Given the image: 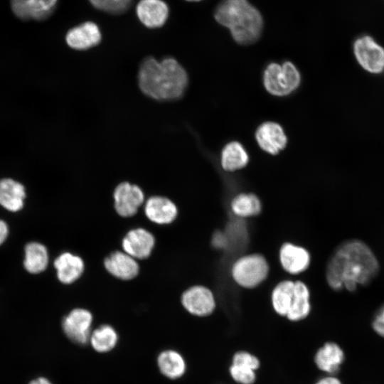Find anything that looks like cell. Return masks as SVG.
I'll return each instance as SVG.
<instances>
[{
  "instance_id": "1",
  "label": "cell",
  "mask_w": 384,
  "mask_h": 384,
  "mask_svg": "<svg viewBox=\"0 0 384 384\" xmlns=\"http://www.w3.org/2000/svg\"><path fill=\"white\" fill-rule=\"evenodd\" d=\"M379 264L370 247L358 240L341 243L331 255L326 271V280L334 290L350 292L358 284H369L377 275Z\"/></svg>"
},
{
  "instance_id": "2",
  "label": "cell",
  "mask_w": 384,
  "mask_h": 384,
  "mask_svg": "<svg viewBox=\"0 0 384 384\" xmlns=\"http://www.w3.org/2000/svg\"><path fill=\"white\" fill-rule=\"evenodd\" d=\"M138 82L141 90L149 97L171 100L183 95L188 85V75L173 58L159 61L149 57L139 67Z\"/></svg>"
},
{
  "instance_id": "3",
  "label": "cell",
  "mask_w": 384,
  "mask_h": 384,
  "mask_svg": "<svg viewBox=\"0 0 384 384\" xmlns=\"http://www.w3.org/2000/svg\"><path fill=\"white\" fill-rule=\"evenodd\" d=\"M214 17L218 23L229 29L239 44L253 43L261 35L262 15L247 0H223L217 6Z\"/></svg>"
},
{
  "instance_id": "4",
  "label": "cell",
  "mask_w": 384,
  "mask_h": 384,
  "mask_svg": "<svg viewBox=\"0 0 384 384\" xmlns=\"http://www.w3.org/2000/svg\"><path fill=\"white\" fill-rule=\"evenodd\" d=\"M300 83V73L292 62L286 61L282 64L272 63L264 71V86L273 95H288L296 90Z\"/></svg>"
},
{
  "instance_id": "5",
  "label": "cell",
  "mask_w": 384,
  "mask_h": 384,
  "mask_svg": "<svg viewBox=\"0 0 384 384\" xmlns=\"http://www.w3.org/2000/svg\"><path fill=\"white\" fill-rule=\"evenodd\" d=\"M235 282L245 288H253L267 277L269 266L266 259L260 254L244 255L238 259L232 267Z\"/></svg>"
},
{
  "instance_id": "6",
  "label": "cell",
  "mask_w": 384,
  "mask_h": 384,
  "mask_svg": "<svg viewBox=\"0 0 384 384\" xmlns=\"http://www.w3.org/2000/svg\"><path fill=\"white\" fill-rule=\"evenodd\" d=\"M353 51L358 65L366 72L378 75L384 71V47L372 36L363 35L356 38Z\"/></svg>"
},
{
  "instance_id": "7",
  "label": "cell",
  "mask_w": 384,
  "mask_h": 384,
  "mask_svg": "<svg viewBox=\"0 0 384 384\" xmlns=\"http://www.w3.org/2000/svg\"><path fill=\"white\" fill-rule=\"evenodd\" d=\"M346 354L341 346L328 340L319 346L313 354V363L321 375H337L345 362Z\"/></svg>"
},
{
  "instance_id": "8",
  "label": "cell",
  "mask_w": 384,
  "mask_h": 384,
  "mask_svg": "<svg viewBox=\"0 0 384 384\" xmlns=\"http://www.w3.org/2000/svg\"><path fill=\"white\" fill-rule=\"evenodd\" d=\"M93 316L92 313L83 308L71 310L63 319L62 327L65 334L78 344L89 341Z\"/></svg>"
},
{
  "instance_id": "9",
  "label": "cell",
  "mask_w": 384,
  "mask_h": 384,
  "mask_svg": "<svg viewBox=\"0 0 384 384\" xmlns=\"http://www.w3.org/2000/svg\"><path fill=\"white\" fill-rule=\"evenodd\" d=\"M181 301L182 306L189 314L199 317L210 316L216 307L213 292L201 285L192 286L185 290Z\"/></svg>"
},
{
  "instance_id": "10",
  "label": "cell",
  "mask_w": 384,
  "mask_h": 384,
  "mask_svg": "<svg viewBox=\"0 0 384 384\" xmlns=\"http://www.w3.org/2000/svg\"><path fill=\"white\" fill-rule=\"evenodd\" d=\"M113 198L115 211L123 218L132 217L144 203V194L141 188L126 181L117 185Z\"/></svg>"
},
{
  "instance_id": "11",
  "label": "cell",
  "mask_w": 384,
  "mask_h": 384,
  "mask_svg": "<svg viewBox=\"0 0 384 384\" xmlns=\"http://www.w3.org/2000/svg\"><path fill=\"white\" fill-rule=\"evenodd\" d=\"M155 238L153 234L143 228L129 230L122 240L124 252L136 260L148 258L154 247Z\"/></svg>"
},
{
  "instance_id": "12",
  "label": "cell",
  "mask_w": 384,
  "mask_h": 384,
  "mask_svg": "<svg viewBox=\"0 0 384 384\" xmlns=\"http://www.w3.org/2000/svg\"><path fill=\"white\" fill-rule=\"evenodd\" d=\"M260 147L272 154H277L287 145V138L283 128L277 122H266L260 124L255 132Z\"/></svg>"
},
{
  "instance_id": "13",
  "label": "cell",
  "mask_w": 384,
  "mask_h": 384,
  "mask_svg": "<svg viewBox=\"0 0 384 384\" xmlns=\"http://www.w3.org/2000/svg\"><path fill=\"white\" fill-rule=\"evenodd\" d=\"M144 211L146 217L157 225L171 224L178 215L176 205L161 196L149 197L144 203Z\"/></svg>"
},
{
  "instance_id": "14",
  "label": "cell",
  "mask_w": 384,
  "mask_h": 384,
  "mask_svg": "<svg viewBox=\"0 0 384 384\" xmlns=\"http://www.w3.org/2000/svg\"><path fill=\"white\" fill-rule=\"evenodd\" d=\"M58 0H11L14 14L21 20H44L53 12Z\"/></svg>"
},
{
  "instance_id": "15",
  "label": "cell",
  "mask_w": 384,
  "mask_h": 384,
  "mask_svg": "<svg viewBox=\"0 0 384 384\" xmlns=\"http://www.w3.org/2000/svg\"><path fill=\"white\" fill-rule=\"evenodd\" d=\"M105 270L113 277L121 280H131L139 272L137 260L124 251H114L104 260Z\"/></svg>"
},
{
  "instance_id": "16",
  "label": "cell",
  "mask_w": 384,
  "mask_h": 384,
  "mask_svg": "<svg viewBox=\"0 0 384 384\" xmlns=\"http://www.w3.org/2000/svg\"><path fill=\"white\" fill-rule=\"evenodd\" d=\"M138 19L147 28L164 26L169 15L167 4L163 0H140L136 7Z\"/></svg>"
},
{
  "instance_id": "17",
  "label": "cell",
  "mask_w": 384,
  "mask_h": 384,
  "mask_svg": "<svg viewBox=\"0 0 384 384\" xmlns=\"http://www.w3.org/2000/svg\"><path fill=\"white\" fill-rule=\"evenodd\" d=\"M102 39L99 26L86 21L70 29L65 36L67 44L75 50H86L97 46Z\"/></svg>"
},
{
  "instance_id": "18",
  "label": "cell",
  "mask_w": 384,
  "mask_h": 384,
  "mask_svg": "<svg viewBox=\"0 0 384 384\" xmlns=\"http://www.w3.org/2000/svg\"><path fill=\"white\" fill-rule=\"evenodd\" d=\"M58 280L65 284L77 281L85 270V262L78 255L69 252L60 254L54 260Z\"/></svg>"
},
{
  "instance_id": "19",
  "label": "cell",
  "mask_w": 384,
  "mask_h": 384,
  "mask_svg": "<svg viewBox=\"0 0 384 384\" xmlns=\"http://www.w3.org/2000/svg\"><path fill=\"white\" fill-rule=\"evenodd\" d=\"M279 260L285 271L296 274L308 268L310 263V255L304 247L286 242L280 248Z\"/></svg>"
},
{
  "instance_id": "20",
  "label": "cell",
  "mask_w": 384,
  "mask_h": 384,
  "mask_svg": "<svg viewBox=\"0 0 384 384\" xmlns=\"http://www.w3.org/2000/svg\"><path fill=\"white\" fill-rule=\"evenodd\" d=\"M26 189L20 182L9 178L0 180V205L5 209L17 212L22 209Z\"/></svg>"
},
{
  "instance_id": "21",
  "label": "cell",
  "mask_w": 384,
  "mask_h": 384,
  "mask_svg": "<svg viewBox=\"0 0 384 384\" xmlns=\"http://www.w3.org/2000/svg\"><path fill=\"white\" fill-rule=\"evenodd\" d=\"M310 293L307 286L302 281L294 282L292 304L286 319L292 323L305 320L310 314L311 306Z\"/></svg>"
},
{
  "instance_id": "22",
  "label": "cell",
  "mask_w": 384,
  "mask_h": 384,
  "mask_svg": "<svg viewBox=\"0 0 384 384\" xmlns=\"http://www.w3.org/2000/svg\"><path fill=\"white\" fill-rule=\"evenodd\" d=\"M157 366L160 372L169 379L182 377L186 370V363L183 356L172 349L161 351L157 357Z\"/></svg>"
},
{
  "instance_id": "23",
  "label": "cell",
  "mask_w": 384,
  "mask_h": 384,
  "mask_svg": "<svg viewBox=\"0 0 384 384\" xmlns=\"http://www.w3.org/2000/svg\"><path fill=\"white\" fill-rule=\"evenodd\" d=\"M48 260L47 248L43 244L31 242L25 246L23 266L29 273L42 272L46 269Z\"/></svg>"
},
{
  "instance_id": "24",
  "label": "cell",
  "mask_w": 384,
  "mask_h": 384,
  "mask_svg": "<svg viewBox=\"0 0 384 384\" xmlns=\"http://www.w3.org/2000/svg\"><path fill=\"white\" fill-rule=\"evenodd\" d=\"M249 161V156L244 146L238 142L227 144L221 152V165L227 171H235L244 168Z\"/></svg>"
},
{
  "instance_id": "25",
  "label": "cell",
  "mask_w": 384,
  "mask_h": 384,
  "mask_svg": "<svg viewBox=\"0 0 384 384\" xmlns=\"http://www.w3.org/2000/svg\"><path fill=\"white\" fill-rule=\"evenodd\" d=\"M294 282L284 280L274 288L271 302L274 311L279 316L285 318L290 309L294 295Z\"/></svg>"
},
{
  "instance_id": "26",
  "label": "cell",
  "mask_w": 384,
  "mask_h": 384,
  "mask_svg": "<svg viewBox=\"0 0 384 384\" xmlns=\"http://www.w3.org/2000/svg\"><path fill=\"white\" fill-rule=\"evenodd\" d=\"M89 341L95 351L107 353L117 345L118 334L112 326L103 324L91 332Z\"/></svg>"
},
{
  "instance_id": "27",
  "label": "cell",
  "mask_w": 384,
  "mask_h": 384,
  "mask_svg": "<svg viewBox=\"0 0 384 384\" xmlns=\"http://www.w3.org/2000/svg\"><path fill=\"white\" fill-rule=\"evenodd\" d=\"M231 209L238 216L245 218L260 213L262 205L258 197L253 193H240L231 201Z\"/></svg>"
},
{
  "instance_id": "28",
  "label": "cell",
  "mask_w": 384,
  "mask_h": 384,
  "mask_svg": "<svg viewBox=\"0 0 384 384\" xmlns=\"http://www.w3.org/2000/svg\"><path fill=\"white\" fill-rule=\"evenodd\" d=\"M228 374L231 384H255L257 372L243 366L230 364Z\"/></svg>"
},
{
  "instance_id": "29",
  "label": "cell",
  "mask_w": 384,
  "mask_h": 384,
  "mask_svg": "<svg viewBox=\"0 0 384 384\" xmlns=\"http://www.w3.org/2000/svg\"><path fill=\"white\" fill-rule=\"evenodd\" d=\"M230 363L248 367L257 372L262 366L260 357L253 352L245 349L235 351L231 356Z\"/></svg>"
},
{
  "instance_id": "30",
  "label": "cell",
  "mask_w": 384,
  "mask_h": 384,
  "mask_svg": "<svg viewBox=\"0 0 384 384\" xmlns=\"http://www.w3.org/2000/svg\"><path fill=\"white\" fill-rule=\"evenodd\" d=\"M372 327L377 334L384 338V305L375 313L373 319Z\"/></svg>"
},
{
  "instance_id": "31",
  "label": "cell",
  "mask_w": 384,
  "mask_h": 384,
  "mask_svg": "<svg viewBox=\"0 0 384 384\" xmlns=\"http://www.w3.org/2000/svg\"><path fill=\"white\" fill-rule=\"evenodd\" d=\"M132 0H110L107 12L119 14L124 12L129 6Z\"/></svg>"
},
{
  "instance_id": "32",
  "label": "cell",
  "mask_w": 384,
  "mask_h": 384,
  "mask_svg": "<svg viewBox=\"0 0 384 384\" xmlns=\"http://www.w3.org/2000/svg\"><path fill=\"white\" fill-rule=\"evenodd\" d=\"M313 384H343V383L337 375H321Z\"/></svg>"
},
{
  "instance_id": "33",
  "label": "cell",
  "mask_w": 384,
  "mask_h": 384,
  "mask_svg": "<svg viewBox=\"0 0 384 384\" xmlns=\"http://www.w3.org/2000/svg\"><path fill=\"white\" fill-rule=\"evenodd\" d=\"M227 238L221 232H215L212 240L213 245L217 248H223L227 245Z\"/></svg>"
},
{
  "instance_id": "34",
  "label": "cell",
  "mask_w": 384,
  "mask_h": 384,
  "mask_svg": "<svg viewBox=\"0 0 384 384\" xmlns=\"http://www.w3.org/2000/svg\"><path fill=\"white\" fill-rule=\"evenodd\" d=\"M96 9L107 12L110 0H88Z\"/></svg>"
},
{
  "instance_id": "35",
  "label": "cell",
  "mask_w": 384,
  "mask_h": 384,
  "mask_svg": "<svg viewBox=\"0 0 384 384\" xmlns=\"http://www.w3.org/2000/svg\"><path fill=\"white\" fill-rule=\"evenodd\" d=\"M9 234V227L6 223L0 219V245L4 242Z\"/></svg>"
},
{
  "instance_id": "36",
  "label": "cell",
  "mask_w": 384,
  "mask_h": 384,
  "mask_svg": "<svg viewBox=\"0 0 384 384\" xmlns=\"http://www.w3.org/2000/svg\"><path fill=\"white\" fill-rule=\"evenodd\" d=\"M28 384H52L47 378H38L31 380Z\"/></svg>"
},
{
  "instance_id": "37",
  "label": "cell",
  "mask_w": 384,
  "mask_h": 384,
  "mask_svg": "<svg viewBox=\"0 0 384 384\" xmlns=\"http://www.w3.org/2000/svg\"><path fill=\"white\" fill-rule=\"evenodd\" d=\"M186 1H201V0H186Z\"/></svg>"
},
{
  "instance_id": "38",
  "label": "cell",
  "mask_w": 384,
  "mask_h": 384,
  "mask_svg": "<svg viewBox=\"0 0 384 384\" xmlns=\"http://www.w3.org/2000/svg\"><path fill=\"white\" fill-rule=\"evenodd\" d=\"M218 384H228V383H218Z\"/></svg>"
},
{
  "instance_id": "39",
  "label": "cell",
  "mask_w": 384,
  "mask_h": 384,
  "mask_svg": "<svg viewBox=\"0 0 384 384\" xmlns=\"http://www.w3.org/2000/svg\"><path fill=\"white\" fill-rule=\"evenodd\" d=\"M383 73H384V71H383Z\"/></svg>"
}]
</instances>
